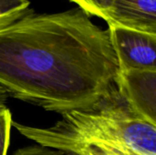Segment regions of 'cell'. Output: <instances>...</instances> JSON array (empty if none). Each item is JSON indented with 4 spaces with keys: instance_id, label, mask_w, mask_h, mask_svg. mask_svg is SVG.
<instances>
[{
    "instance_id": "6da1fadb",
    "label": "cell",
    "mask_w": 156,
    "mask_h": 155,
    "mask_svg": "<svg viewBox=\"0 0 156 155\" xmlns=\"http://www.w3.org/2000/svg\"><path fill=\"white\" fill-rule=\"evenodd\" d=\"M118 71L109 30L79 7L0 17V87L8 96L61 115L98 102Z\"/></svg>"
},
{
    "instance_id": "9c48e42d",
    "label": "cell",
    "mask_w": 156,
    "mask_h": 155,
    "mask_svg": "<svg viewBox=\"0 0 156 155\" xmlns=\"http://www.w3.org/2000/svg\"><path fill=\"white\" fill-rule=\"evenodd\" d=\"M12 155H68L65 153L55 150L51 148H48L42 145H33L28 147H24L16 151Z\"/></svg>"
},
{
    "instance_id": "7a4b0ae2",
    "label": "cell",
    "mask_w": 156,
    "mask_h": 155,
    "mask_svg": "<svg viewBox=\"0 0 156 155\" xmlns=\"http://www.w3.org/2000/svg\"><path fill=\"white\" fill-rule=\"evenodd\" d=\"M48 128L12 122L23 136L68 155H156V125L126 105L116 86L91 107L61 114Z\"/></svg>"
},
{
    "instance_id": "52a82bcc",
    "label": "cell",
    "mask_w": 156,
    "mask_h": 155,
    "mask_svg": "<svg viewBox=\"0 0 156 155\" xmlns=\"http://www.w3.org/2000/svg\"><path fill=\"white\" fill-rule=\"evenodd\" d=\"M12 114L5 106H0V155L7 154L12 127Z\"/></svg>"
},
{
    "instance_id": "5b68a950",
    "label": "cell",
    "mask_w": 156,
    "mask_h": 155,
    "mask_svg": "<svg viewBox=\"0 0 156 155\" xmlns=\"http://www.w3.org/2000/svg\"><path fill=\"white\" fill-rule=\"evenodd\" d=\"M106 22L156 35V0H114Z\"/></svg>"
},
{
    "instance_id": "ba28073f",
    "label": "cell",
    "mask_w": 156,
    "mask_h": 155,
    "mask_svg": "<svg viewBox=\"0 0 156 155\" xmlns=\"http://www.w3.org/2000/svg\"><path fill=\"white\" fill-rule=\"evenodd\" d=\"M29 0H0V17L29 7Z\"/></svg>"
},
{
    "instance_id": "277c9868",
    "label": "cell",
    "mask_w": 156,
    "mask_h": 155,
    "mask_svg": "<svg viewBox=\"0 0 156 155\" xmlns=\"http://www.w3.org/2000/svg\"><path fill=\"white\" fill-rule=\"evenodd\" d=\"M115 86L132 112L156 125V69L119 70Z\"/></svg>"
},
{
    "instance_id": "30bf717a",
    "label": "cell",
    "mask_w": 156,
    "mask_h": 155,
    "mask_svg": "<svg viewBox=\"0 0 156 155\" xmlns=\"http://www.w3.org/2000/svg\"><path fill=\"white\" fill-rule=\"evenodd\" d=\"M7 96L8 95L6 94V92L0 87V106L5 105V102L7 99Z\"/></svg>"
},
{
    "instance_id": "8992f818",
    "label": "cell",
    "mask_w": 156,
    "mask_h": 155,
    "mask_svg": "<svg viewBox=\"0 0 156 155\" xmlns=\"http://www.w3.org/2000/svg\"><path fill=\"white\" fill-rule=\"evenodd\" d=\"M89 16H95L107 21L114 0H69Z\"/></svg>"
},
{
    "instance_id": "3957f363",
    "label": "cell",
    "mask_w": 156,
    "mask_h": 155,
    "mask_svg": "<svg viewBox=\"0 0 156 155\" xmlns=\"http://www.w3.org/2000/svg\"><path fill=\"white\" fill-rule=\"evenodd\" d=\"M119 70L156 69V35L108 25Z\"/></svg>"
}]
</instances>
